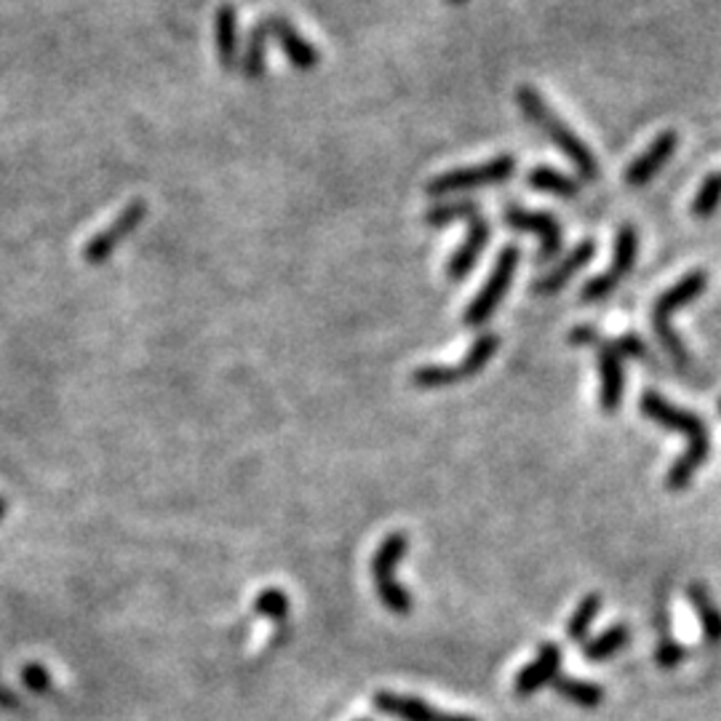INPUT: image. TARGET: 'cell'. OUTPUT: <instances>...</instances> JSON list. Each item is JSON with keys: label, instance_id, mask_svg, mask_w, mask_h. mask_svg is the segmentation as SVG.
Wrapping results in <instances>:
<instances>
[{"label": "cell", "instance_id": "1", "mask_svg": "<svg viewBox=\"0 0 721 721\" xmlns=\"http://www.w3.org/2000/svg\"><path fill=\"white\" fill-rule=\"evenodd\" d=\"M639 409H642L644 417L652 420V423L662 425V428L679 430L686 438V452L673 463V468L668 471L666 487L677 489V492L679 489L690 487L692 476H695L697 468L706 463L708 452H711V438H708V430L706 425H703V420L697 417V414L684 412V409L668 403L666 398L655 394V390H647V394L642 396Z\"/></svg>", "mask_w": 721, "mask_h": 721}, {"label": "cell", "instance_id": "2", "mask_svg": "<svg viewBox=\"0 0 721 721\" xmlns=\"http://www.w3.org/2000/svg\"><path fill=\"white\" fill-rule=\"evenodd\" d=\"M516 105L522 107V113L527 115L529 124H535L542 134L548 137L569 160L575 164V169L580 171V177L585 182H593L598 177V160L593 155V150L588 147L580 137L575 134V129L569 124H564L558 118V113H553V107L542 100V94L535 86H518L516 89Z\"/></svg>", "mask_w": 721, "mask_h": 721}, {"label": "cell", "instance_id": "3", "mask_svg": "<svg viewBox=\"0 0 721 721\" xmlns=\"http://www.w3.org/2000/svg\"><path fill=\"white\" fill-rule=\"evenodd\" d=\"M706 286H708V275L703 273V270L686 273L679 284H673L668 292H662L660 297H657L655 308H652V326H655L657 339H660L662 348L677 359V363H682V366L690 363V353H686L682 339H679L677 332H673L671 319L677 310H682L684 305L692 302V299L700 297V294L706 292Z\"/></svg>", "mask_w": 721, "mask_h": 721}, {"label": "cell", "instance_id": "4", "mask_svg": "<svg viewBox=\"0 0 721 721\" xmlns=\"http://www.w3.org/2000/svg\"><path fill=\"white\" fill-rule=\"evenodd\" d=\"M498 350H500L498 334H481V337L471 345L468 353H465V359L460 363H425V366L414 369L412 385H417V388L423 390H433L465 383V379L476 377V374L494 359Z\"/></svg>", "mask_w": 721, "mask_h": 721}, {"label": "cell", "instance_id": "5", "mask_svg": "<svg viewBox=\"0 0 721 721\" xmlns=\"http://www.w3.org/2000/svg\"><path fill=\"white\" fill-rule=\"evenodd\" d=\"M407 548H409L407 535L394 532L379 542V548L374 551V556H372L374 591H377L383 607L394 615H409L414 607L412 596H409V593L403 591L396 580V569H398V564H401Z\"/></svg>", "mask_w": 721, "mask_h": 721}, {"label": "cell", "instance_id": "6", "mask_svg": "<svg viewBox=\"0 0 721 721\" xmlns=\"http://www.w3.org/2000/svg\"><path fill=\"white\" fill-rule=\"evenodd\" d=\"M513 171H516V158H513L511 153H503V155H498V158L487 160V164L443 171V175L433 177L425 190H428L430 198H447V195L460 193V190L487 188V184H503L511 180Z\"/></svg>", "mask_w": 721, "mask_h": 721}, {"label": "cell", "instance_id": "7", "mask_svg": "<svg viewBox=\"0 0 721 721\" xmlns=\"http://www.w3.org/2000/svg\"><path fill=\"white\" fill-rule=\"evenodd\" d=\"M518 262H522V249H518V246H505V249L500 252V257H498V262H494L492 273H489L487 284H484L481 292H478L476 297L468 302V308H465V313H463L465 326L476 329L492 319V313L500 308V302L505 299L507 288H511V281H513V275H516Z\"/></svg>", "mask_w": 721, "mask_h": 721}, {"label": "cell", "instance_id": "8", "mask_svg": "<svg viewBox=\"0 0 721 721\" xmlns=\"http://www.w3.org/2000/svg\"><path fill=\"white\" fill-rule=\"evenodd\" d=\"M636 252H639L636 228H631V224H622V228L617 230L613 268H609L607 273L591 279L585 286H582V292H580L582 302H598V299L609 297V294H613L615 288L620 286L628 275H631L633 262H636Z\"/></svg>", "mask_w": 721, "mask_h": 721}, {"label": "cell", "instance_id": "9", "mask_svg": "<svg viewBox=\"0 0 721 721\" xmlns=\"http://www.w3.org/2000/svg\"><path fill=\"white\" fill-rule=\"evenodd\" d=\"M144 217H147V204H144V201L134 198L131 204H126L124 211H120V215L115 217L107 228H102L100 233L91 235L89 244L83 246L86 262L105 265L107 259L113 257V252L118 249V246L124 244V241L129 239L137 228H140V224L144 222Z\"/></svg>", "mask_w": 721, "mask_h": 721}, {"label": "cell", "instance_id": "10", "mask_svg": "<svg viewBox=\"0 0 721 721\" xmlns=\"http://www.w3.org/2000/svg\"><path fill=\"white\" fill-rule=\"evenodd\" d=\"M505 224L513 230L540 235V259H551L553 254L562 252L564 246V228L551 211H529L522 206H507Z\"/></svg>", "mask_w": 721, "mask_h": 721}, {"label": "cell", "instance_id": "11", "mask_svg": "<svg viewBox=\"0 0 721 721\" xmlns=\"http://www.w3.org/2000/svg\"><path fill=\"white\" fill-rule=\"evenodd\" d=\"M262 25H265V30H268L270 38L279 40L281 51H284L286 60L292 62L294 70L310 73L319 67V62H321L319 49H316L308 38L299 36L297 27H294L286 16L270 14V16H265Z\"/></svg>", "mask_w": 721, "mask_h": 721}, {"label": "cell", "instance_id": "12", "mask_svg": "<svg viewBox=\"0 0 721 721\" xmlns=\"http://www.w3.org/2000/svg\"><path fill=\"white\" fill-rule=\"evenodd\" d=\"M374 708L385 717H394L398 721H478L471 717H454V713H443L438 708L428 706L420 697H409V695H398V692L390 690H379L374 695Z\"/></svg>", "mask_w": 721, "mask_h": 721}, {"label": "cell", "instance_id": "13", "mask_svg": "<svg viewBox=\"0 0 721 721\" xmlns=\"http://www.w3.org/2000/svg\"><path fill=\"white\" fill-rule=\"evenodd\" d=\"M598 353V379H602V390H598V403L607 414H615L620 409L622 394H626V369H622V356L615 348V343H596Z\"/></svg>", "mask_w": 721, "mask_h": 721}, {"label": "cell", "instance_id": "14", "mask_svg": "<svg viewBox=\"0 0 721 721\" xmlns=\"http://www.w3.org/2000/svg\"><path fill=\"white\" fill-rule=\"evenodd\" d=\"M562 649L558 644L545 642L538 652L532 662L513 679V692L518 697H532L535 692H540L545 684H553L558 679V671H562Z\"/></svg>", "mask_w": 721, "mask_h": 721}, {"label": "cell", "instance_id": "15", "mask_svg": "<svg viewBox=\"0 0 721 721\" xmlns=\"http://www.w3.org/2000/svg\"><path fill=\"white\" fill-rule=\"evenodd\" d=\"M677 144H679V134L673 129L657 134V140L626 169V182L631 184V188H644V184H647L652 177L671 160V155L677 153Z\"/></svg>", "mask_w": 721, "mask_h": 721}, {"label": "cell", "instance_id": "16", "mask_svg": "<svg viewBox=\"0 0 721 721\" xmlns=\"http://www.w3.org/2000/svg\"><path fill=\"white\" fill-rule=\"evenodd\" d=\"M215 51L224 73H235L241 65L239 43V11L230 3L215 11Z\"/></svg>", "mask_w": 721, "mask_h": 721}, {"label": "cell", "instance_id": "17", "mask_svg": "<svg viewBox=\"0 0 721 721\" xmlns=\"http://www.w3.org/2000/svg\"><path fill=\"white\" fill-rule=\"evenodd\" d=\"M487 244H489V224L484 222L481 217L473 219V222H468V235H465L463 246H460V249L449 257L447 279H452V281L465 279V275L476 268V262L481 259Z\"/></svg>", "mask_w": 721, "mask_h": 721}, {"label": "cell", "instance_id": "18", "mask_svg": "<svg viewBox=\"0 0 721 721\" xmlns=\"http://www.w3.org/2000/svg\"><path fill=\"white\" fill-rule=\"evenodd\" d=\"M593 254H596V246H593L591 241L577 244L575 249L564 257V262H558L545 279H540L538 284H535V294H540V297H551V294L562 292V288L569 284V279H572L575 273H580V270L591 262Z\"/></svg>", "mask_w": 721, "mask_h": 721}, {"label": "cell", "instance_id": "19", "mask_svg": "<svg viewBox=\"0 0 721 721\" xmlns=\"http://www.w3.org/2000/svg\"><path fill=\"white\" fill-rule=\"evenodd\" d=\"M686 598H690L692 609L697 613V620H700L706 642H711V644L721 642V613L717 609V604H713L711 593L706 591V585H700V582H692V585L686 588Z\"/></svg>", "mask_w": 721, "mask_h": 721}, {"label": "cell", "instance_id": "20", "mask_svg": "<svg viewBox=\"0 0 721 721\" xmlns=\"http://www.w3.org/2000/svg\"><path fill=\"white\" fill-rule=\"evenodd\" d=\"M268 30H265L262 20L252 27L246 49L241 51V73L246 80H262L265 67H268Z\"/></svg>", "mask_w": 721, "mask_h": 721}, {"label": "cell", "instance_id": "21", "mask_svg": "<svg viewBox=\"0 0 721 721\" xmlns=\"http://www.w3.org/2000/svg\"><path fill=\"white\" fill-rule=\"evenodd\" d=\"M527 184L532 190H540V193H551L558 195V198H577L580 193V182L572 180V177L562 175V171L551 169V166H538V169L529 171Z\"/></svg>", "mask_w": 721, "mask_h": 721}, {"label": "cell", "instance_id": "22", "mask_svg": "<svg viewBox=\"0 0 721 721\" xmlns=\"http://www.w3.org/2000/svg\"><path fill=\"white\" fill-rule=\"evenodd\" d=\"M481 217V206L476 201H447V204H438L433 209L425 211V224L428 228H447L452 222H473V219Z\"/></svg>", "mask_w": 721, "mask_h": 721}, {"label": "cell", "instance_id": "23", "mask_svg": "<svg viewBox=\"0 0 721 721\" xmlns=\"http://www.w3.org/2000/svg\"><path fill=\"white\" fill-rule=\"evenodd\" d=\"M628 642H631V631H628V626H613L604 633H598L596 639L582 644V655H585L591 662H602L615 657Z\"/></svg>", "mask_w": 721, "mask_h": 721}, {"label": "cell", "instance_id": "24", "mask_svg": "<svg viewBox=\"0 0 721 721\" xmlns=\"http://www.w3.org/2000/svg\"><path fill=\"white\" fill-rule=\"evenodd\" d=\"M553 690L564 697V700L575 703L580 708H598L604 703V690L593 682H582V679L572 677H558L553 682Z\"/></svg>", "mask_w": 721, "mask_h": 721}, {"label": "cell", "instance_id": "25", "mask_svg": "<svg viewBox=\"0 0 721 721\" xmlns=\"http://www.w3.org/2000/svg\"><path fill=\"white\" fill-rule=\"evenodd\" d=\"M598 609H602V596L598 593H588L585 598H582L580 604H577V609L569 617V626H567V636L572 639V642H585L588 631H591L593 620H596Z\"/></svg>", "mask_w": 721, "mask_h": 721}, {"label": "cell", "instance_id": "26", "mask_svg": "<svg viewBox=\"0 0 721 721\" xmlns=\"http://www.w3.org/2000/svg\"><path fill=\"white\" fill-rule=\"evenodd\" d=\"M721 204V171H713L703 180L700 190H697L695 201H692V215L706 219L719 209Z\"/></svg>", "mask_w": 721, "mask_h": 721}, {"label": "cell", "instance_id": "27", "mask_svg": "<svg viewBox=\"0 0 721 721\" xmlns=\"http://www.w3.org/2000/svg\"><path fill=\"white\" fill-rule=\"evenodd\" d=\"M254 613L268 617L273 622H286L288 617V596L279 588H268L254 598Z\"/></svg>", "mask_w": 721, "mask_h": 721}, {"label": "cell", "instance_id": "28", "mask_svg": "<svg viewBox=\"0 0 721 721\" xmlns=\"http://www.w3.org/2000/svg\"><path fill=\"white\" fill-rule=\"evenodd\" d=\"M22 682H25L27 690L38 692V695H46V692H51V673L46 671L40 662H27L25 671H22Z\"/></svg>", "mask_w": 721, "mask_h": 721}, {"label": "cell", "instance_id": "29", "mask_svg": "<svg viewBox=\"0 0 721 721\" xmlns=\"http://www.w3.org/2000/svg\"><path fill=\"white\" fill-rule=\"evenodd\" d=\"M686 657L684 647L679 642H673L671 636H662L660 644H657V662L660 668H677Z\"/></svg>", "mask_w": 721, "mask_h": 721}, {"label": "cell", "instance_id": "30", "mask_svg": "<svg viewBox=\"0 0 721 721\" xmlns=\"http://www.w3.org/2000/svg\"><path fill=\"white\" fill-rule=\"evenodd\" d=\"M615 348L620 350V356H626V359H642V361L647 359L649 361L647 345H644L636 334H622V337L615 343Z\"/></svg>", "mask_w": 721, "mask_h": 721}, {"label": "cell", "instance_id": "31", "mask_svg": "<svg viewBox=\"0 0 721 721\" xmlns=\"http://www.w3.org/2000/svg\"><path fill=\"white\" fill-rule=\"evenodd\" d=\"M569 343L572 345H596L598 343V334L593 326H575L572 332H569Z\"/></svg>", "mask_w": 721, "mask_h": 721}, {"label": "cell", "instance_id": "32", "mask_svg": "<svg viewBox=\"0 0 721 721\" xmlns=\"http://www.w3.org/2000/svg\"><path fill=\"white\" fill-rule=\"evenodd\" d=\"M5 513H9V500H5L3 494H0V522H3V518H5Z\"/></svg>", "mask_w": 721, "mask_h": 721}, {"label": "cell", "instance_id": "33", "mask_svg": "<svg viewBox=\"0 0 721 721\" xmlns=\"http://www.w3.org/2000/svg\"><path fill=\"white\" fill-rule=\"evenodd\" d=\"M447 3H452V5H458V3H463V0H447Z\"/></svg>", "mask_w": 721, "mask_h": 721}, {"label": "cell", "instance_id": "34", "mask_svg": "<svg viewBox=\"0 0 721 721\" xmlns=\"http://www.w3.org/2000/svg\"><path fill=\"white\" fill-rule=\"evenodd\" d=\"M719 412H721V401H719Z\"/></svg>", "mask_w": 721, "mask_h": 721}, {"label": "cell", "instance_id": "35", "mask_svg": "<svg viewBox=\"0 0 721 721\" xmlns=\"http://www.w3.org/2000/svg\"><path fill=\"white\" fill-rule=\"evenodd\" d=\"M359 721H369V719H359Z\"/></svg>", "mask_w": 721, "mask_h": 721}]
</instances>
